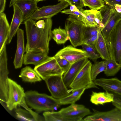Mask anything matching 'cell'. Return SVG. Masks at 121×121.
Returning <instances> with one entry per match:
<instances>
[{
  "mask_svg": "<svg viewBox=\"0 0 121 121\" xmlns=\"http://www.w3.org/2000/svg\"><path fill=\"white\" fill-rule=\"evenodd\" d=\"M44 19L45 22L44 28L38 27L35 20L29 19L24 21L27 39L26 53L44 52L48 54L49 42L52 36V21L51 18Z\"/></svg>",
  "mask_w": 121,
  "mask_h": 121,
  "instance_id": "6da1fadb",
  "label": "cell"
},
{
  "mask_svg": "<svg viewBox=\"0 0 121 121\" xmlns=\"http://www.w3.org/2000/svg\"><path fill=\"white\" fill-rule=\"evenodd\" d=\"M25 99L29 107L39 113L56 110L61 105L59 99L35 91L25 92Z\"/></svg>",
  "mask_w": 121,
  "mask_h": 121,
  "instance_id": "7a4b0ae2",
  "label": "cell"
},
{
  "mask_svg": "<svg viewBox=\"0 0 121 121\" xmlns=\"http://www.w3.org/2000/svg\"><path fill=\"white\" fill-rule=\"evenodd\" d=\"M85 24L73 15H70L66 20L65 29L69 37V40L74 47L83 43V28Z\"/></svg>",
  "mask_w": 121,
  "mask_h": 121,
  "instance_id": "3957f363",
  "label": "cell"
},
{
  "mask_svg": "<svg viewBox=\"0 0 121 121\" xmlns=\"http://www.w3.org/2000/svg\"><path fill=\"white\" fill-rule=\"evenodd\" d=\"M110 58L121 64V19L111 32L106 42Z\"/></svg>",
  "mask_w": 121,
  "mask_h": 121,
  "instance_id": "277c9868",
  "label": "cell"
},
{
  "mask_svg": "<svg viewBox=\"0 0 121 121\" xmlns=\"http://www.w3.org/2000/svg\"><path fill=\"white\" fill-rule=\"evenodd\" d=\"M92 65L89 60L76 76L69 87L72 92L83 88L86 89L99 88L91 79V71Z\"/></svg>",
  "mask_w": 121,
  "mask_h": 121,
  "instance_id": "5b68a950",
  "label": "cell"
},
{
  "mask_svg": "<svg viewBox=\"0 0 121 121\" xmlns=\"http://www.w3.org/2000/svg\"><path fill=\"white\" fill-rule=\"evenodd\" d=\"M44 81L51 96L55 98L59 99L71 94L64 83L62 75L51 76Z\"/></svg>",
  "mask_w": 121,
  "mask_h": 121,
  "instance_id": "8992f818",
  "label": "cell"
},
{
  "mask_svg": "<svg viewBox=\"0 0 121 121\" xmlns=\"http://www.w3.org/2000/svg\"><path fill=\"white\" fill-rule=\"evenodd\" d=\"M8 98L5 103L10 111L16 109L25 98V92L23 88L15 81L9 78Z\"/></svg>",
  "mask_w": 121,
  "mask_h": 121,
  "instance_id": "52a82bcc",
  "label": "cell"
},
{
  "mask_svg": "<svg viewBox=\"0 0 121 121\" xmlns=\"http://www.w3.org/2000/svg\"><path fill=\"white\" fill-rule=\"evenodd\" d=\"M9 73L6 51L3 49L0 52V100L1 104L5 103L7 100Z\"/></svg>",
  "mask_w": 121,
  "mask_h": 121,
  "instance_id": "ba28073f",
  "label": "cell"
},
{
  "mask_svg": "<svg viewBox=\"0 0 121 121\" xmlns=\"http://www.w3.org/2000/svg\"><path fill=\"white\" fill-rule=\"evenodd\" d=\"M34 69L44 80L51 76L56 75L63 76L64 74L54 56L50 57L44 62L35 66Z\"/></svg>",
  "mask_w": 121,
  "mask_h": 121,
  "instance_id": "9c48e42d",
  "label": "cell"
},
{
  "mask_svg": "<svg viewBox=\"0 0 121 121\" xmlns=\"http://www.w3.org/2000/svg\"><path fill=\"white\" fill-rule=\"evenodd\" d=\"M59 111L66 121H83V117L92 113L83 105L75 104L62 108Z\"/></svg>",
  "mask_w": 121,
  "mask_h": 121,
  "instance_id": "30bf717a",
  "label": "cell"
},
{
  "mask_svg": "<svg viewBox=\"0 0 121 121\" xmlns=\"http://www.w3.org/2000/svg\"><path fill=\"white\" fill-rule=\"evenodd\" d=\"M69 5L70 4L68 2L62 1L56 5L43 6L38 9L29 19L37 20L51 18Z\"/></svg>",
  "mask_w": 121,
  "mask_h": 121,
  "instance_id": "8fae6325",
  "label": "cell"
},
{
  "mask_svg": "<svg viewBox=\"0 0 121 121\" xmlns=\"http://www.w3.org/2000/svg\"><path fill=\"white\" fill-rule=\"evenodd\" d=\"M90 115L83 119L85 121H121V112L115 108L111 110L101 112L94 109Z\"/></svg>",
  "mask_w": 121,
  "mask_h": 121,
  "instance_id": "7c38bea8",
  "label": "cell"
},
{
  "mask_svg": "<svg viewBox=\"0 0 121 121\" xmlns=\"http://www.w3.org/2000/svg\"><path fill=\"white\" fill-rule=\"evenodd\" d=\"M55 55L65 59L71 64L80 59L89 58L88 55L85 51L75 48L71 45L67 46L60 49Z\"/></svg>",
  "mask_w": 121,
  "mask_h": 121,
  "instance_id": "4fadbf2b",
  "label": "cell"
},
{
  "mask_svg": "<svg viewBox=\"0 0 121 121\" xmlns=\"http://www.w3.org/2000/svg\"><path fill=\"white\" fill-rule=\"evenodd\" d=\"M19 106L24 109L17 108L15 109L16 116L19 120L23 121H45L44 117L39 115L36 112L33 111L26 104L25 99H23Z\"/></svg>",
  "mask_w": 121,
  "mask_h": 121,
  "instance_id": "5bb4252c",
  "label": "cell"
},
{
  "mask_svg": "<svg viewBox=\"0 0 121 121\" xmlns=\"http://www.w3.org/2000/svg\"><path fill=\"white\" fill-rule=\"evenodd\" d=\"M88 59L84 58L72 63L68 71L64 74L63 80L67 88H69L74 78L89 60Z\"/></svg>",
  "mask_w": 121,
  "mask_h": 121,
  "instance_id": "9a60e30c",
  "label": "cell"
},
{
  "mask_svg": "<svg viewBox=\"0 0 121 121\" xmlns=\"http://www.w3.org/2000/svg\"><path fill=\"white\" fill-rule=\"evenodd\" d=\"M94 82L96 85L101 87L105 91L121 95V81L118 78H101L96 79Z\"/></svg>",
  "mask_w": 121,
  "mask_h": 121,
  "instance_id": "2e32d148",
  "label": "cell"
},
{
  "mask_svg": "<svg viewBox=\"0 0 121 121\" xmlns=\"http://www.w3.org/2000/svg\"><path fill=\"white\" fill-rule=\"evenodd\" d=\"M17 47L13 64L16 69L21 68L23 64L24 53L25 52V47L24 32L19 28L17 32Z\"/></svg>",
  "mask_w": 121,
  "mask_h": 121,
  "instance_id": "e0dca14e",
  "label": "cell"
},
{
  "mask_svg": "<svg viewBox=\"0 0 121 121\" xmlns=\"http://www.w3.org/2000/svg\"><path fill=\"white\" fill-rule=\"evenodd\" d=\"M13 14L10 25V32L6 44H8L11 42L13 38L19 29V27L23 21L22 13L16 4L13 5Z\"/></svg>",
  "mask_w": 121,
  "mask_h": 121,
  "instance_id": "ac0fdd59",
  "label": "cell"
},
{
  "mask_svg": "<svg viewBox=\"0 0 121 121\" xmlns=\"http://www.w3.org/2000/svg\"><path fill=\"white\" fill-rule=\"evenodd\" d=\"M37 3L33 0H17L14 4L21 11L24 21L29 19L39 9Z\"/></svg>",
  "mask_w": 121,
  "mask_h": 121,
  "instance_id": "d6986e66",
  "label": "cell"
},
{
  "mask_svg": "<svg viewBox=\"0 0 121 121\" xmlns=\"http://www.w3.org/2000/svg\"><path fill=\"white\" fill-rule=\"evenodd\" d=\"M48 54L44 52H32L26 53L24 56L23 64H33L35 66H38L44 62L50 57Z\"/></svg>",
  "mask_w": 121,
  "mask_h": 121,
  "instance_id": "ffe728a7",
  "label": "cell"
},
{
  "mask_svg": "<svg viewBox=\"0 0 121 121\" xmlns=\"http://www.w3.org/2000/svg\"><path fill=\"white\" fill-rule=\"evenodd\" d=\"M10 30V25L6 14L4 12L0 13V52L6 44Z\"/></svg>",
  "mask_w": 121,
  "mask_h": 121,
  "instance_id": "44dd1931",
  "label": "cell"
},
{
  "mask_svg": "<svg viewBox=\"0 0 121 121\" xmlns=\"http://www.w3.org/2000/svg\"><path fill=\"white\" fill-rule=\"evenodd\" d=\"M121 19V13L117 12L112 8L110 16L104 27L101 30V33L106 42L111 31Z\"/></svg>",
  "mask_w": 121,
  "mask_h": 121,
  "instance_id": "7402d4cb",
  "label": "cell"
},
{
  "mask_svg": "<svg viewBox=\"0 0 121 121\" xmlns=\"http://www.w3.org/2000/svg\"><path fill=\"white\" fill-rule=\"evenodd\" d=\"M114 98V94L108 91L99 92L92 91L90 101L95 105H103L106 103L112 102Z\"/></svg>",
  "mask_w": 121,
  "mask_h": 121,
  "instance_id": "603a6c76",
  "label": "cell"
},
{
  "mask_svg": "<svg viewBox=\"0 0 121 121\" xmlns=\"http://www.w3.org/2000/svg\"><path fill=\"white\" fill-rule=\"evenodd\" d=\"M95 49L102 59L107 60L110 58L106 40L102 34L100 29L97 39L94 45Z\"/></svg>",
  "mask_w": 121,
  "mask_h": 121,
  "instance_id": "cb8c5ba5",
  "label": "cell"
},
{
  "mask_svg": "<svg viewBox=\"0 0 121 121\" xmlns=\"http://www.w3.org/2000/svg\"><path fill=\"white\" fill-rule=\"evenodd\" d=\"M19 77L23 81L31 83L40 82L42 80L34 69L28 66L21 69Z\"/></svg>",
  "mask_w": 121,
  "mask_h": 121,
  "instance_id": "d4e9b609",
  "label": "cell"
},
{
  "mask_svg": "<svg viewBox=\"0 0 121 121\" xmlns=\"http://www.w3.org/2000/svg\"><path fill=\"white\" fill-rule=\"evenodd\" d=\"M105 69L104 74L107 77L113 76L116 75L121 68V65L114 60L110 58L104 60Z\"/></svg>",
  "mask_w": 121,
  "mask_h": 121,
  "instance_id": "484cf974",
  "label": "cell"
},
{
  "mask_svg": "<svg viewBox=\"0 0 121 121\" xmlns=\"http://www.w3.org/2000/svg\"><path fill=\"white\" fill-rule=\"evenodd\" d=\"M86 89L83 88L75 90L69 95L59 99L61 105L72 104L79 99Z\"/></svg>",
  "mask_w": 121,
  "mask_h": 121,
  "instance_id": "4316f807",
  "label": "cell"
},
{
  "mask_svg": "<svg viewBox=\"0 0 121 121\" xmlns=\"http://www.w3.org/2000/svg\"><path fill=\"white\" fill-rule=\"evenodd\" d=\"M52 38L58 44L65 43L69 40V37L65 29L61 28L60 26L52 30Z\"/></svg>",
  "mask_w": 121,
  "mask_h": 121,
  "instance_id": "83f0119b",
  "label": "cell"
},
{
  "mask_svg": "<svg viewBox=\"0 0 121 121\" xmlns=\"http://www.w3.org/2000/svg\"><path fill=\"white\" fill-rule=\"evenodd\" d=\"M79 10L85 17L84 23L85 26L89 27H98L95 21L96 14L98 10L93 9L85 10L82 8Z\"/></svg>",
  "mask_w": 121,
  "mask_h": 121,
  "instance_id": "f1b7e54d",
  "label": "cell"
},
{
  "mask_svg": "<svg viewBox=\"0 0 121 121\" xmlns=\"http://www.w3.org/2000/svg\"><path fill=\"white\" fill-rule=\"evenodd\" d=\"M105 69L104 61L94 62L91 68V75L92 80L94 81L97 75L100 73L104 72Z\"/></svg>",
  "mask_w": 121,
  "mask_h": 121,
  "instance_id": "f546056e",
  "label": "cell"
},
{
  "mask_svg": "<svg viewBox=\"0 0 121 121\" xmlns=\"http://www.w3.org/2000/svg\"><path fill=\"white\" fill-rule=\"evenodd\" d=\"M43 115L46 121H66L59 111L45 112Z\"/></svg>",
  "mask_w": 121,
  "mask_h": 121,
  "instance_id": "4dcf8cb0",
  "label": "cell"
},
{
  "mask_svg": "<svg viewBox=\"0 0 121 121\" xmlns=\"http://www.w3.org/2000/svg\"><path fill=\"white\" fill-rule=\"evenodd\" d=\"M81 46L82 50L88 55L89 58L94 62L97 61V60L100 57V55L97 52L94 45L84 43Z\"/></svg>",
  "mask_w": 121,
  "mask_h": 121,
  "instance_id": "1f68e13d",
  "label": "cell"
},
{
  "mask_svg": "<svg viewBox=\"0 0 121 121\" xmlns=\"http://www.w3.org/2000/svg\"><path fill=\"white\" fill-rule=\"evenodd\" d=\"M83 6L88 7L91 9L98 10L105 5L103 0H82Z\"/></svg>",
  "mask_w": 121,
  "mask_h": 121,
  "instance_id": "d6a6232c",
  "label": "cell"
},
{
  "mask_svg": "<svg viewBox=\"0 0 121 121\" xmlns=\"http://www.w3.org/2000/svg\"><path fill=\"white\" fill-rule=\"evenodd\" d=\"M100 29L97 26L89 27L84 25L83 28V41L87 38L97 35Z\"/></svg>",
  "mask_w": 121,
  "mask_h": 121,
  "instance_id": "836d02e7",
  "label": "cell"
},
{
  "mask_svg": "<svg viewBox=\"0 0 121 121\" xmlns=\"http://www.w3.org/2000/svg\"><path fill=\"white\" fill-rule=\"evenodd\" d=\"M54 56L64 73L68 70L71 64L67 60L59 56L55 55Z\"/></svg>",
  "mask_w": 121,
  "mask_h": 121,
  "instance_id": "e575fe53",
  "label": "cell"
},
{
  "mask_svg": "<svg viewBox=\"0 0 121 121\" xmlns=\"http://www.w3.org/2000/svg\"><path fill=\"white\" fill-rule=\"evenodd\" d=\"M60 12L62 13L69 14L73 15L77 19L82 22L84 24L85 17L80 10L79 11H72L70 9H65Z\"/></svg>",
  "mask_w": 121,
  "mask_h": 121,
  "instance_id": "d590c367",
  "label": "cell"
},
{
  "mask_svg": "<svg viewBox=\"0 0 121 121\" xmlns=\"http://www.w3.org/2000/svg\"><path fill=\"white\" fill-rule=\"evenodd\" d=\"M97 37L98 34L87 38L83 40V43L94 45L97 39Z\"/></svg>",
  "mask_w": 121,
  "mask_h": 121,
  "instance_id": "8d00e7d4",
  "label": "cell"
},
{
  "mask_svg": "<svg viewBox=\"0 0 121 121\" xmlns=\"http://www.w3.org/2000/svg\"><path fill=\"white\" fill-rule=\"evenodd\" d=\"M70 5H75L78 9H82L83 6L82 0H69Z\"/></svg>",
  "mask_w": 121,
  "mask_h": 121,
  "instance_id": "74e56055",
  "label": "cell"
},
{
  "mask_svg": "<svg viewBox=\"0 0 121 121\" xmlns=\"http://www.w3.org/2000/svg\"><path fill=\"white\" fill-rule=\"evenodd\" d=\"M106 5L112 7L116 4H121V0H103Z\"/></svg>",
  "mask_w": 121,
  "mask_h": 121,
  "instance_id": "f35d334b",
  "label": "cell"
},
{
  "mask_svg": "<svg viewBox=\"0 0 121 121\" xmlns=\"http://www.w3.org/2000/svg\"><path fill=\"white\" fill-rule=\"evenodd\" d=\"M6 0H0V13L3 12L6 5Z\"/></svg>",
  "mask_w": 121,
  "mask_h": 121,
  "instance_id": "ab89813d",
  "label": "cell"
},
{
  "mask_svg": "<svg viewBox=\"0 0 121 121\" xmlns=\"http://www.w3.org/2000/svg\"><path fill=\"white\" fill-rule=\"evenodd\" d=\"M37 26L40 28H44L45 26V22L44 20H40L36 22Z\"/></svg>",
  "mask_w": 121,
  "mask_h": 121,
  "instance_id": "60d3db41",
  "label": "cell"
},
{
  "mask_svg": "<svg viewBox=\"0 0 121 121\" xmlns=\"http://www.w3.org/2000/svg\"><path fill=\"white\" fill-rule=\"evenodd\" d=\"M114 9L118 13H121V4H114L111 7Z\"/></svg>",
  "mask_w": 121,
  "mask_h": 121,
  "instance_id": "b9f144b4",
  "label": "cell"
},
{
  "mask_svg": "<svg viewBox=\"0 0 121 121\" xmlns=\"http://www.w3.org/2000/svg\"><path fill=\"white\" fill-rule=\"evenodd\" d=\"M114 98L113 101L121 103V95L114 94Z\"/></svg>",
  "mask_w": 121,
  "mask_h": 121,
  "instance_id": "7bdbcfd3",
  "label": "cell"
},
{
  "mask_svg": "<svg viewBox=\"0 0 121 121\" xmlns=\"http://www.w3.org/2000/svg\"><path fill=\"white\" fill-rule=\"evenodd\" d=\"M112 105L117 108L121 112V103L113 101L112 102Z\"/></svg>",
  "mask_w": 121,
  "mask_h": 121,
  "instance_id": "ee69618b",
  "label": "cell"
},
{
  "mask_svg": "<svg viewBox=\"0 0 121 121\" xmlns=\"http://www.w3.org/2000/svg\"><path fill=\"white\" fill-rule=\"evenodd\" d=\"M70 10L72 11H79L78 9L75 5H70Z\"/></svg>",
  "mask_w": 121,
  "mask_h": 121,
  "instance_id": "f6af8a7d",
  "label": "cell"
},
{
  "mask_svg": "<svg viewBox=\"0 0 121 121\" xmlns=\"http://www.w3.org/2000/svg\"><path fill=\"white\" fill-rule=\"evenodd\" d=\"M17 0H10L9 5V7H10L13 6V5Z\"/></svg>",
  "mask_w": 121,
  "mask_h": 121,
  "instance_id": "bcb514c9",
  "label": "cell"
},
{
  "mask_svg": "<svg viewBox=\"0 0 121 121\" xmlns=\"http://www.w3.org/2000/svg\"><path fill=\"white\" fill-rule=\"evenodd\" d=\"M59 1H66L69 3V0H58Z\"/></svg>",
  "mask_w": 121,
  "mask_h": 121,
  "instance_id": "7dc6e473",
  "label": "cell"
},
{
  "mask_svg": "<svg viewBox=\"0 0 121 121\" xmlns=\"http://www.w3.org/2000/svg\"><path fill=\"white\" fill-rule=\"evenodd\" d=\"M34 0V1H35V2H38L40 1H43V0Z\"/></svg>",
  "mask_w": 121,
  "mask_h": 121,
  "instance_id": "c3c4849f",
  "label": "cell"
},
{
  "mask_svg": "<svg viewBox=\"0 0 121 121\" xmlns=\"http://www.w3.org/2000/svg\"></svg>",
  "mask_w": 121,
  "mask_h": 121,
  "instance_id": "681fc988",
  "label": "cell"
}]
</instances>
